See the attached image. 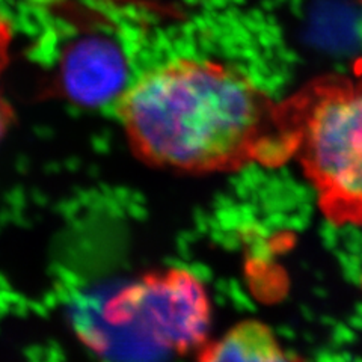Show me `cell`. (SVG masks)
Segmentation results:
<instances>
[{
    "mask_svg": "<svg viewBox=\"0 0 362 362\" xmlns=\"http://www.w3.org/2000/svg\"><path fill=\"white\" fill-rule=\"evenodd\" d=\"M115 113L133 154L153 168L209 175L291 160L281 101L219 61L150 68L124 89Z\"/></svg>",
    "mask_w": 362,
    "mask_h": 362,
    "instance_id": "obj_1",
    "label": "cell"
},
{
    "mask_svg": "<svg viewBox=\"0 0 362 362\" xmlns=\"http://www.w3.org/2000/svg\"><path fill=\"white\" fill-rule=\"evenodd\" d=\"M296 160L326 221L362 225V70L314 77L281 100Z\"/></svg>",
    "mask_w": 362,
    "mask_h": 362,
    "instance_id": "obj_2",
    "label": "cell"
},
{
    "mask_svg": "<svg viewBox=\"0 0 362 362\" xmlns=\"http://www.w3.org/2000/svg\"><path fill=\"white\" fill-rule=\"evenodd\" d=\"M113 326L133 327L156 347L186 355L209 341L211 300L204 282L187 269L148 272L105 305Z\"/></svg>",
    "mask_w": 362,
    "mask_h": 362,
    "instance_id": "obj_3",
    "label": "cell"
},
{
    "mask_svg": "<svg viewBox=\"0 0 362 362\" xmlns=\"http://www.w3.org/2000/svg\"><path fill=\"white\" fill-rule=\"evenodd\" d=\"M118 49L109 41L83 40L66 52L59 68L62 93L76 103L94 107L117 101L129 85Z\"/></svg>",
    "mask_w": 362,
    "mask_h": 362,
    "instance_id": "obj_4",
    "label": "cell"
},
{
    "mask_svg": "<svg viewBox=\"0 0 362 362\" xmlns=\"http://www.w3.org/2000/svg\"><path fill=\"white\" fill-rule=\"evenodd\" d=\"M197 362H303L282 344L270 327L258 320L233 326L218 339L204 344Z\"/></svg>",
    "mask_w": 362,
    "mask_h": 362,
    "instance_id": "obj_5",
    "label": "cell"
},
{
    "mask_svg": "<svg viewBox=\"0 0 362 362\" xmlns=\"http://www.w3.org/2000/svg\"><path fill=\"white\" fill-rule=\"evenodd\" d=\"M11 42H13V29H11L9 23L0 16V73L8 65Z\"/></svg>",
    "mask_w": 362,
    "mask_h": 362,
    "instance_id": "obj_6",
    "label": "cell"
},
{
    "mask_svg": "<svg viewBox=\"0 0 362 362\" xmlns=\"http://www.w3.org/2000/svg\"><path fill=\"white\" fill-rule=\"evenodd\" d=\"M14 122V109L8 103V100L0 93V142L4 141L6 133Z\"/></svg>",
    "mask_w": 362,
    "mask_h": 362,
    "instance_id": "obj_7",
    "label": "cell"
}]
</instances>
